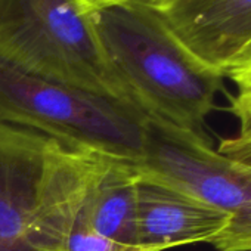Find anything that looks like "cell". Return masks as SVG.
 <instances>
[{"label": "cell", "mask_w": 251, "mask_h": 251, "mask_svg": "<svg viewBox=\"0 0 251 251\" xmlns=\"http://www.w3.org/2000/svg\"><path fill=\"white\" fill-rule=\"evenodd\" d=\"M106 160L0 117V251H62Z\"/></svg>", "instance_id": "obj_1"}, {"label": "cell", "mask_w": 251, "mask_h": 251, "mask_svg": "<svg viewBox=\"0 0 251 251\" xmlns=\"http://www.w3.org/2000/svg\"><path fill=\"white\" fill-rule=\"evenodd\" d=\"M103 52L148 115L200 133L225 75L197 59L161 14L136 2L90 11Z\"/></svg>", "instance_id": "obj_2"}, {"label": "cell", "mask_w": 251, "mask_h": 251, "mask_svg": "<svg viewBox=\"0 0 251 251\" xmlns=\"http://www.w3.org/2000/svg\"><path fill=\"white\" fill-rule=\"evenodd\" d=\"M0 117L71 148L135 164L148 115L132 102L33 75L0 59Z\"/></svg>", "instance_id": "obj_3"}, {"label": "cell", "mask_w": 251, "mask_h": 251, "mask_svg": "<svg viewBox=\"0 0 251 251\" xmlns=\"http://www.w3.org/2000/svg\"><path fill=\"white\" fill-rule=\"evenodd\" d=\"M0 59L33 75L135 103L103 52L90 11L78 0H0Z\"/></svg>", "instance_id": "obj_4"}, {"label": "cell", "mask_w": 251, "mask_h": 251, "mask_svg": "<svg viewBox=\"0 0 251 251\" xmlns=\"http://www.w3.org/2000/svg\"><path fill=\"white\" fill-rule=\"evenodd\" d=\"M133 166L139 175L230 216L251 200V154L216 151L201 133L166 120L147 117L142 154Z\"/></svg>", "instance_id": "obj_5"}, {"label": "cell", "mask_w": 251, "mask_h": 251, "mask_svg": "<svg viewBox=\"0 0 251 251\" xmlns=\"http://www.w3.org/2000/svg\"><path fill=\"white\" fill-rule=\"evenodd\" d=\"M158 12L197 59L223 75L251 43V0H176Z\"/></svg>", "instance_id": "obj_6"}, {"label": "cell", "mask_w": 251, "mask_h": 251, "mask_svg": "<svg viewBox=\"0 0 251 251\" xmlns=\"http://www.w3.org/2000/svg\"><path fill=\"white\" fill-rule=\"evenodd\" d=\"M230 214L138 173V233L145 251L213 242Z\"/></svg>", "instance_id": "obj_7"}, {"label": "cell", "mask_w": 251, "mask_h": 251, "mask_svg": "<svg viewBox=\"0 0 251 251\" xmlns=\"http://www.w3.org/2000/svg\"><path fill=\"white\" fill-rule=\"evenodd\" d=\"M75 220L102 236L141 248L136 167L127 161L108 158Z\"/></svg>", "instance_id": "obj_8"}, {"label": "cell", "mask_w": 251, "mask_h": 251, "mask_svg": "<svg viewBox=\"0 0 251 251\" xmlns=\"http://www.w3.org/2000/svg\"><path fill=\"white\" fill-rule=\"evenodd\" d=\"M225 77H229L236 86L230 111L238 118L239 127L236 136L220 144L219 151L226 154H251V65L232 68L225 73Z\"/></svg>", "instance_id": "obj_9"}, {"label": "cell", "mask_w": 251, "mask_h": 251, "mask_svg": "<svg viewBox=\"0 0 251 251\" xmlns=\"http://www.w3.org/2000/svg\"><path fill=\"white\" fill-rule=\"evenodd\" d=\"M211 245L217 251H251V200L230 216Z\"/></svg>", "instance_id": "obj_10"}, {"label": "cell", "mask_w": 251, "mask_h": 251, "mask_svg": "<svg viewBox=\"0 0 251 251\" xmlns=\"http://www.w3.org/2000/svg\"><path fill=\"white\" fill-rule=\"evenodd\" d=\"M62 251H145L139 247L126 245L102 236L75 220Z\"/></svg>", "instance_id": "obj_11"}, {"label": "cell", "mask_w": 251, "mask_h": 251, "mask_svg": "<svg viewBox=\"0 0 251 251\" xmlns=\"http://www.w3.org/2000/svg\"><path fill=\"white\" fill-rule=\"evenodd\" d=\"M123 2H136V3H142L145 6H150L155 11H161L167 6H170L172 3H175L176 0H123Z\"/></svg>", "instance_id": "obj_12"}, {"label": "cell", "mask_w": 251, "mask_h": 251, "mask_svg": "<svg viewBox=\"0 0 251 251\" xmlns=\"http://www.w3.org/2000/svg\"><path fill=\"white\" fill-rule=\"evenodd\" d=\"M247 65H251V43L239 53V56L232 62V65L226 70H232V68H239V67H247Z\"/></svg>", "instance_id": "obj_13"}, {"label": "cell", "mask_w": 251, "mask_h": 251, "mask_svg": "<svg viewBox=\"0 0 251 251\" xmlns=\"http://www.w3.org/2000/svg\"><path fill=\"white\" fill-rule=\"evenodd\" d=\"M78 2L83 5L84 9L93 11V9H98V8H102V6H106V5H111V3L123 2V0H78Z\"/></svg>", "instance_id": "obj_14"}]
</instances>
